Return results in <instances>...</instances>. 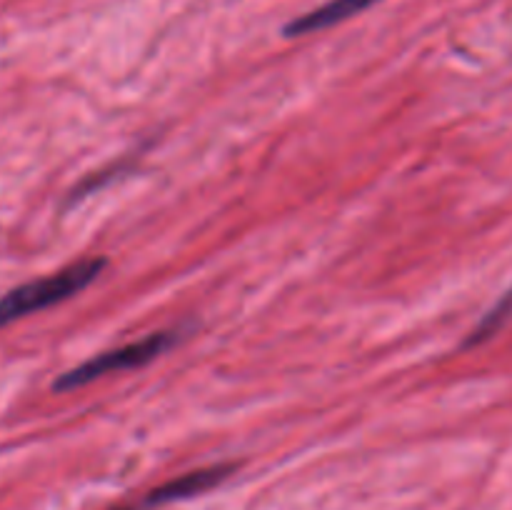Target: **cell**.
<instances>
[{
	"instance_id": "5b68a950",
	"label": "cell",
	"mask_w": 512,
	"mask_h": 510,
	"mask_svg": "<svg viewBox=\"0 0 512 510\" xmlns=\"http://www.w3.org/2000/svg\"><path fill=\"white\" fill-rule=\"evenodd\" d=\"M510 320H512V288L493 305V308L488 310V313L483 315V320L475 325L473 333H470L468 340H465V348H473V345H480L485 343V340H490L500 328H505Z\"/></svg>"
},
{
	"instance_id": "8992f818",
	"label": "cell",
	"mask_w": 512,
	"mask_h": 510,
	"mask_svg": "<svg viewBox=\"0 0 512 510\" xmlns=\"http://www.w3.org/2000/svg\"><path fill=\"white\" fill-rule=\"evenodd\" d=\"M113 510H130V508H113Z\"/></svg>"
},
{
	"instance_id": "7a4b0ae2",
	"label": "cell",
	"mask_w": 512,
	"mask_h": 510,
	"mask_svg": "<svg viewBox=\"0 0 512 510\" xmlns=\"http://www.w3.org/2000/svg\"><path fill=\"white\" fill-rule=\"evenodd\" d=\"M175 333L170 330H160V333H150L145 338L135 340V343H125L120 348L105 350V353L93 355V358L83 360L75 368L65 370L63 375L53 380L55 393H70V390H78L83 385L95 383V380L105 378V375L123 373V370H135L143 368V365L153 363L155 358L170 350L175 345Z\"/></svg>"
},
{
	"instance_id": "6da1fadb",
	"label": "cell",
	"mask_w": 512,
	"mask_h": 510,
	"mask_svg": "<svg viewBox=\"0 0 512 510\" xmlns=\"http://www.w3.org/2000/svg\"><path fill=\"white\" fill-rule=\"evenodd\" d=\"M105 265H108V260L95 255V258L78 260V263L68 265L53 275L18 285L0 298V328L83 293L90 283L100 278Z\"/></svg>"
},
{
	"instance_id": "3957f363",
	"label": "cell",
	"mask_w": 512,
	"mask_h": 510,
	"mask_svg": "<svg viewBox=\"0 0 512 510\" xmlns=\"http://www.w3.org/2000/svg\"><path fill=\"white\" fill-rule=\"evenodd\" d=\"M235 465L223 463V465H208V468L190 470V473L180 475V478L168 480L160 488H155L153 493L148 495L150 505H165L175 503V500H188L195 498V495H203L208 490H213L215 485H220L223 480H228L233 475Z\"/></svg>"
},
{
	"instance_id": "277c9868",
	"label": "cell",
	"mask_w": 512,
	"mask_h": 510,
	"mask_svg": "<svg viewBox=\"0 0 512 510\" xmlns=\"http://www.w3.org/2000/svg\"><path fill=\"white\" fill-rule=\"evenodd\" d=\"M375 3H380V0H328V3L290 20L283 28V35L285 38H303V35L320 33V30H328L333 25H340L343 20L353 18V15L363 13Z\"/></svg>"
}]
</instances>
